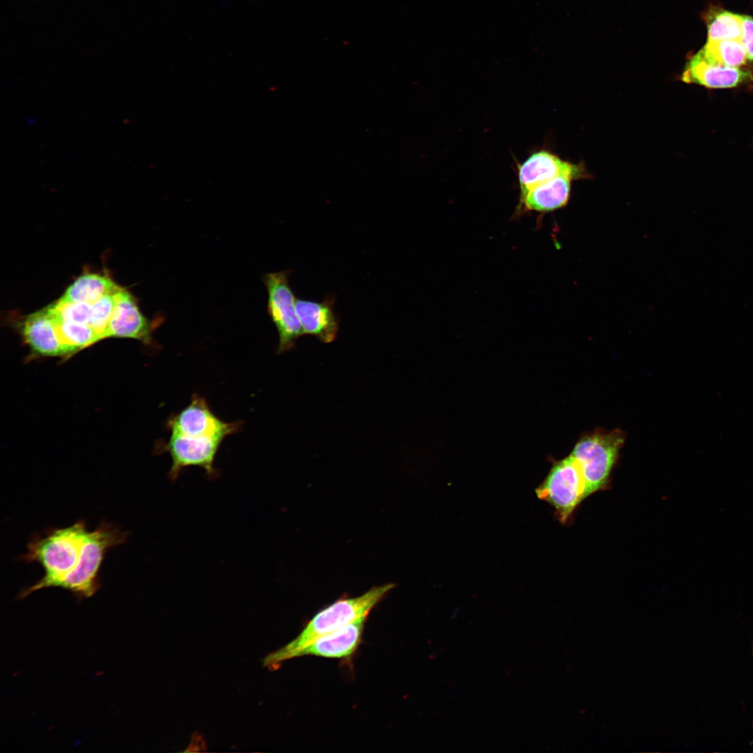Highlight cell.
Wrapping results in <instances>:
<instances>
[{"label":"cell","instance_id":"cell-14","mask_svg":"<svg viewBox=\"0 0 753 753\" xmlns=\"http://www.w3.org/2000/svg\"><path fill=\"white\" fill-rule=\"evenodd\" d=\"M572 178L563 174L534 187L520 198V206L529 211L549 212L565 206Z\"/></svg>","mask_w":753,"mask_h":753},{"label":"cell","instance_id":"cell-13","mask_svg":"<svg viewBox=\"0 0 753 753\" xmlns=\"http://www.w3.org/2000/svg\"><path fill=\"white\" fill-rule=\"evenodd\" d=\"M20 330L25 342L39 356L53 357L69 354L60 340L47 307L29 314L23 320Z\"/></svg>","mask_w":753,"mask_h":753},{"label":"cell","instance_id":"cell-10","mask_svg":"<svg viewBox=\"0 0 753 753\" xmlns=\"http://www.w3.org/2000/svg\"><path fill=\"white\" fill-rule=\"evenodd\" d=\"M517 169L520 198L534 187L558 176L567 174L575 178L581 174L579 165L563 161L547 151L533 153L517 165Z\"/></svg>","mask_w":753,"mask_h":753},{"label":"cell","instance_id":"cell-20","mask_svg":"<svg viewBox=\"0 0 753 753\" xmlns=\"http://www.w3.org/2000/svg\"><path fill=\"white\" fill-rule=\"evenodd\" d=\"M742 42L747 54V58L753 61V17L742 15Z\"/></svg>","mask_w":753,"mask_h":753},{"label":"cell","instance_id":"cell-9","mask_svg":"<svg viewBox=\"0 0 753 753\" xmlns=\"http://www.w3.org/2000/svg\"><path fill=\"white\" fill-rule=\"evenodd\" d=\"M367 616H363L337 630L317 638L298 651L295 657L313 655L326 658H350L360 644Z\"/></svg>","mask_w":753,"mask_h":753},{"label":"cell","instance_id":"cell-19","mask_svg":"<svg viewBox=\"0 0 753 753\" xmlns=\"http://www.w3.org/2000/svg\"><path fill=\"white\" fill-rule=\"evenodd\" d=\"M120 287L116 291L103 296L92 304L91 326L100 340L106 337L107 328L116 304V293Z\"/></svg>","mask_w":753,"mask_h":753},{"label":"cell","instance_id":"cell-7","mask_svg":"<svg viewBox=\"0 0 753 753\" xmlns=\"http://www.w3.org/2000/svg\"><path fill=\"white\" fill-rule=\"evenodd\" d=\"M239 423H227L211 410L206 400L195 394L190 404L169 420L171 433L225 439L240 428Z\"/></svg>","mask_w":753,"mask_h":753},{"label":"cell","instance_id":"cell-4","mask_svg":"<svg viewBox=\"0 0 753 753\" xmlns=\"http://www.w3.org/2000/svg\"><path fill=\"white\" fill-rule=\"evenodd\" d=\"M585 489L580 466L570 455L553 466L535 493L538 499L554 508L558 519L564 524L585 499Z\"/></svg>","mask_w":753,"mask_h":753},{"label":"cell","instance_id":"cell-18","mask_svg":"<svg viewBox=\"0 0 753 753\" xmlns=\"http://www.w3.org/2000/svg\"><path fill=\"white\" fill-rule=\"evenodd\" d=\"M706 17L708 41L740 40L742 15L720 9L710 10Z\"/></svg>","mask_w":753,"mask_h":753},{"label":"cell","instance_id":"cell-12","mask_svg":"<svg viewBox=\"0 0 753 753\" xmlns=\"http://www.w3.org/2000/svg\"><path fill=\"white\" fill-rule=\"evenodd\" d=\"M682 80L709 89H729L753 82V75L740 68L706 61L696 54L687 63Z\"/></svg>","mask_w":753,"mask_h":753},{"label":"cell","instance_id":"cell-15","mask_svg":"<svg viewBox=\"0 0 753 753\" xmlns=\"http://www.w3.org/2000/svg\"><path fill=\"white\" fill-rule=\"evenodd\" d=\"M118 286L109 277L87 273L79 276L59 299L63 303L82 302L93 304L103 296L116 291Z\"/></svg>","mask_w":753,"mask_h":753},{"label":"cell","instance_id":"cell-3","mask_svg":"<svg viewBox=\"0 0 753 753\" xmlns=\"http://www.w3.org/2000/svg\"><path fill=\"white\" fill-rule=\"evenodd\" d=\"M623 442L624 434L615 429L586 435L575 445L571 455L579 464L584 478V499L607 488Z\"/></svg>","mask_w":753,"mask_h":753},{"label":"cell","instance_id":"cell-6","mask_svg":"<svg viewBox=\"0 0 753 753\" xmlns=\"http://www.w3.org/2000/svg\"><path fill=\"white\" fill-rule=\"evenodd\" d=\"M223 440L207 436H194L171 433L164 446L165 451L169 454L172 459L169 478L175 481L182 471L189 466L201 467L209 478H216L218 473L214 466V461Z\"/></svg>","mask_w":753,"mask_h":753},{"label":"cell","instance_id":"cell-16","mask_svg":"<svg viewBox=\"0 0 753 753\" xmlns=\"http://www.w3.org/2000/svg\"><path fill=\"white\" fill-rule=\"evenodd\" d=\"M697 54L706 61L733 68L743 66L747 59L745 49L739 40H708Z\"/></svg>","mask_w":753,"mask_h":753},{"label":"cell","instance_id":"cell-5","mask_svg":"<svg viewBox=\"0 0 753 753\" xmlns=\"http://www.w3.org/2000/svg\"><path fill=\"white\" fill-rule=\"evenodd\" d=\"M291 272L282 271L263 277L268 293V314L278 333L280 353L290 350L296 340L304 335L296 313V298L289 282Z\"/></svg>","mask_w":753,"mask_h":753},{"label":"cell","instance_id":"cell-17","mask_svg":"<svg viewBox=\"0 0 753 753\" xmlns=\"http://www.w3.org/2000/svg\"><path fill=\"white\" fill-rule=\"evenodd\" d=\"M51 314L61 342L73 353L100 340L96 332L89 325L61 319Z\"/></svg>","mask_w":753,"mask_h":753},{"label":"cell","instance_id":"cell-11","mask_svg":"<svg viewBox=\"0 0 753 753\" xmlns=\"http://www.w3.org/2000/svg\"><path fill=\"white\" fill-rule=\"evenodd\" d=\"M335 300L334 296H327L321 302L296 299V313L304 335L314 336L324 343L336 339L340 319L334 310Z\"/></svg>","mask_w":753,"mask_h":753},{"label":"cell","instance_id":"cell-8","mask_svg":"<svg viewBox=\"0 0 753 753\" xmlns=\"http://www.w3.org/2000/svg\"><path fill=\"white\" fill-rule=\"evenodd\" d=\"M161 317L154 321L147 319L140 311L135 297L120 287L116 293V304L108 324L106 337H129L144 344L152 342V333L161 323Z\"/></svg>","mask_w":753,"mask_h":753},{"label":"cell","instance_id":"cell-2","mask_svg":"<svg viewBox=\"0 0 753 753\" xmlns=\"http://www.w3.org/2000/svg\"><path fill=\"white\" fill-rule=\"evenodd\" d=\"M395 586V584H386L374 586L358 597L340 598L317 613L294 640L269 654L264 660V665L271 669L277 668L280 664L295 657L298 651L317 638L369 615Z\"/></svg>","mask_w":753,"mask_h":753},{"label":"cell","instance_id":"cell-1","mask_svg":"<svg viewBox=\"0 0 753 753\" xmlns=\"http://www.w3.org/2000/svg\"><path fill=\"white\" fill-rule=\"evenodd\" d=\"M127 531L102 521L88 529L84 520L63 528H50L29 541L22 561L38 563L44 570L36 583L24 588L19 598L47 588H60L82 600L100 588V571L108 552L126 542Z\"/></svg>","mask_w":753,"mask_h":753}]
</instances>
